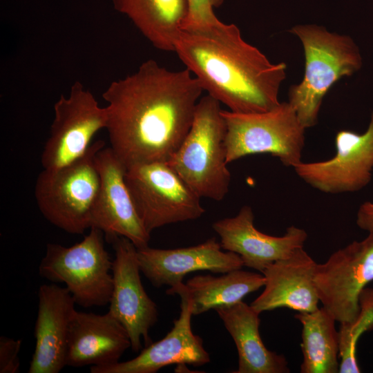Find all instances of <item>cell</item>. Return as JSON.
<instances>
[{"mask_svg": "<svg viewBox=\"0 0 373 373\" xmlns=\"http://www.w3.org/2000/svg\"><path fill=\"white\" fill-rule=\"evenodd\" d=\"M191 74L149 59L105 90L110 147L126 168L167 162L180 146L204 91Z\"/></svg>", "mask_w": 373, "mask_h": 373, "instance_id": "1", "label": "cell"}, {"mask_svg": "<svg viewBox=\"0 0 373 373\" xmlns=\"http://www.w3.org/2000/svg\"><path fill=\"white\" fill-rule=\"evenodd\" d=\"M174 52L203 90L231 112L262 113L280 103L287 65L271 63L233 23L181 30Z\"/></svg>", "mask_w": 373, "mask_h": 373, "instance_id": "2", "label": "cell"}, {"mask_svg": "<svg viewBox=\"0 0 373 373\" xmlns=\"http://www.w3.org/2000/svg\"><path fill=\"white\" fill-rule=\"evenodd\" d=\"M290 32L299 38L305 64L302 81L291 85L288 102L305 128L314 126L323 97L341 78L351 76L363 64L359 48L348 35L316 24H300Z\"/></svg>", "mask_w": 373, "mask_h": 373, "instance_id": "3", "label": "cell"}, {"mask_svg": "<svg viewBox=\"0 0 373 373\" xmlns=\"http://www.w3.org/2000/svg\"><path fill=\"white\" fill-rule=\"evenodd\" d=\"M222 110L210 95L201 97L188 133L167 161L200 198L216 201L224 198L231 182Z\"/></svg>", "mask_w": 373, "mask_h": 373, "instance_id": "4", "label": "cell"}, {"mask_svg": "<svg viewBox=\"0 0 373 373\" xmlns=\"http://www.w3.org/2000/svg\"><path fill=\"white\" fill-rule=\"evenodd\" d=\"M103 140L92 143L75 162L56 169H44L37 176L35 198L43 216L52 224L71 234L90 229L100 178L95 164Z\"/></svg>", "mask_w": 373, "mask_h": 373, "instance_id": "5", "label": "cell"}, {"mask_svg": "<svg viewBox=\"0 0 373 373\" xmlns=\"http://www.w3.org/2000/svg\"><path fill=\"white\" fill-rule=\"evenodd\" d=\"M104 234L91 227L82 241L71 247L48 243L39 265L41 278L64 283L76 305L84 308L106 306L111 298L113 260Z\"/></svg>", "mask_w": 373, "mask_h": 373, "instance_id": "6", "label": "cell"}, {"mask_svg": "<svg viewBox=\"0 0 373 373\" xmlns=\"http://www.w3.org/2000/svg\"><path fill=\"white\" fill-rule=\"evenodd\" d=\"M226 124L227 164L242 157L267 153L286 166L301 162L305 128L287 102L255 113L222 110Z\"/></svg>", "mask_w": 373, "mask_h": 373, "instance_id": "7", "label": "cell"}, {"mask_svg": "<svg viewBox=\"0 0 373 373\" xmlns=\"http://www.w3.org/2000/svg\"><path fill=\"white\" fill-rule=\"evenodd\" d=\"M125 182L136 211L147 231L200 218V197L167 162L127 167Z\"/></svg>", "mask_w": 373, "mask_h": 373, "instance_id": "8", "label": "cell"}, {"mask_svg": "<svg viewBox=\"0 0 373 373\" xmlns=\"http://www.w3.org/2000/svg\"><path fill=\"white\" fill-rule=\"evenodd\" d=\"M107 113L94 95L79 82L68 95L54 104V119L41 153L44 169H56L82 157L92 144L93 137L106 129Z\"/></svg>", "mask_w": 373, "mask_h": 373, "instance_id": "9", "label": "cell"}, {"mask_svg": "<svg viewBox=\"0 0 373 373\" xmlns=\"http://www.w3.org/2000/svg\"><path fill=\"white\" fill-rule=\"evenodd\" d=\"M353 241L317 264L314 283L323 307L341 323L352 321L359 312V296L373 281V231Z\"/></svg>", "mask_w": 373, "mask_h": 373, "instance_id": "10", "label": "cell"}, {"mask_svg": "<svg viewBox=\"0 0 373 373\" xmlns=\"http://www.w3.org/2000/svg\"><path fill=\"white\" fill-rule=\"evenodd\" d=\"M106 240L115 251L108 312L127 331L131 350L138 352L142 349V341L145 346L151 343L149 333L157 321V307L142 283L137 247L122 236H114Z\"/></svg>", "mask_w": 373, "mask_h": 373, "instance_id": "11", "label": "cell"}, {"mask_svg": "<svg viewBox=\"0 0 373 373\" xmlns=\"http://www.w3.org/2000/svg\"><path fill=\"white\" fill-rule=\"evenodd\" d=\"M335 146L336 153L329 160L297 164L294 169L298 176L327 193L355 192L366 186L373 170V112L363 133L338 131Z\"/></svg>", "mask_w": 373, "mask_h": 373, "instance_id": "12", "label": "cell"}, {"mask_svg": "<svg viewBox=\"0 0 373 373\" xmlns=\"http://www.w3.org/2000/svg\"><path fill=\"white\" fill-rule=\"evenodd\" d=\"M95 164L100 185L90 228L101 230L106 239L114 236L124 237L137 249L149 246L151 233L140 220L126 184V166L110 146L97 153Z\"/></svg>", "mask_w": 373, "mask_h": 373, "instance_id": "13", "label": "cell"}, {"mask_svg": "<svg viewBox=\"0 0 373 373\" xmlns=\"http://www.w3.org/2000/svg\"><path fill=\"white\" fill-rule=\"evenodd\" d=\"M168 294H178L181 299L179 317L173 327L161 340L151 343L135 358L115 364L90 366L91 373H155L171 365L202 366L210 362L202 339L191 329L190 301L183 283L170 287Z\"/></svg>", "mask_w": 373, "mask_h": 373, "instance_id": "14", "label": "cell"}, {"mask_svg": "<svg viewBox=\"0 0 373 373\" xmlns=\"http://www.w3.org/2000/svg\"><path fill=\"white\" fill-rule=\"evenodd\" d=\"M137 249L140 271L157 288L175 287L191 272L224 274L244 266L240 256L223 251L215 238L189 247L162 249L147 246Z\"/></svg>", "mask_w": 373, "mask_h": 373, "instance_id": "15", "label": "cell"}, {"mask_svg": "<svg viewBox=\"0 0 373 373\" xmlns=\"http://www.w3.org/2000/svg\"><path fill=\"white\" fill-rule=\"evenodd\" d=\"M254 215L249 206H243L234 217L215 222L212 227L220 238L225 251L237 254L244 266L261 273L274 262L287 258L303 247L306 231L290 226L283 236L262 233L254 226Z\"/></svg>", "mask_w": 373, "mask_h": 373, "instance_id": "16", "label": "cell"}, {"mask_svg": "<svg viewBox=\"0 0 373 373\" xmlns=\"http://www.w3.org/2000/svg\"><path fill=\"white\" fill-rule=\"evenodd\" d=\"M35 325V346L29 373H59L66 366L69 327L76 305L71 294L55 283L41 285Z\"/></svg>", "mask_w": 373, "mask_h": 373, "instance_id": "17", "label": "cell"}, {"mask_svg": "<svg viewBox=\"0 0 373 373\" xmlns=\"http://www.w3.org/2000/svg\"><path fill=\"white\" fill-rule=\"evenodd\" d=\"M316 265L303 247L271 264L262 272L264 290L251 306L259 314L279 307L298 312L316 310L320 302L314 283Z\"/></svg>", "mask_w": 373, "mask_h": 373, "instance_id": "18", "label": "cell"}, {"mask_svg": "<svg viewBox=\"0 0 373 373\" xmlns=\"http://www.w3.org/2000/svg\"><path fill=\"white\" fill-rule=\"evenodd\" d=\"M128 348L131 343L127 331L109 312L75 311L69 327L66 366L115 364Z\"/></svg>", "mask_w": 373, "mask_h": 373, "instance_id": "19", "label": "cell"}, {"mask_svg": "<svg viewBox=\"0 0 373 373\" xmlns=\"http://www.w3.org/2000/svg\"><path fill=\"white\" fill-rule=\"evenodd\" d=\"M232 337L238 354L235 373H289L283 354L269 350L260 335V314L251 305L240 301L215 309Z\"/></svg>", "mask_w": 373, "mask_h": 373, "instance_id": "20", "label": "cell"}, {"mask_svg": "<svg viewBox=\"0 0 373 373\" xmlns=\"http://www.w3.org/2000/svg\"><path fill=\"white\" fill-rule=\"evenodd\" d=\"M115 10L126 16L157 49L174 52L187 12L186 0H112Z\"/></svg>", "mask_w": 373, "mask_h": 373, "instance_id": "21", "label": "cell"}, {"mask_svg": "<svg viewBox=\"0 0 373 373\" xmlns=\"http://www.w3.org/2000/svg\"><path fill=\"white\" fill-rule=\"evenodd\" d=\"M265 283L262 274L238 269L220 276L197 275L187 280L185 289L192 315L198 316L242 301L247 294L264 287Z\"/></svg>", "mask_w": 373, "mask_h": 373, "instance_id": "22", "label": "cell"}, {"mask_svg": "<svg viewBox=\"0 0 373 373\" xmlns=\"http://www.w3.org/2000/svg\"><path fill=\"white\" fill-rule=\"evenodd\" d=\"M302 325L301 373H338L339 336L336 320L323 307L295 315Z\"/></svg>", "mask_w": 373, "mask_h": 373, "instance_id": "23", "label": "cell"}, {"mask_svg": "<svg viewBox=\"0 0 373 373\" xmlns=\"http://www.w3.org/2000/svg\"><path fill=\"white\" fill-rule=\"evenodd\" d=\"M373 331V288L365 287L359 296V312L351 321L341 323L339 336V373H360L356 347L359 338Z\"/></svg>", "mask_w": 373, "mask_h": 373, "instance_id": "24", "label": "cell"}, {"mask_svg": "<svg viewBox=\"0 0 373 373\" xmlns=\"http://www.w3.org/2000/svg\"><path fill=\"white\" fill-rule=\"evenodd\" d=\"M187 12L182 23V30H202L222 23L213 8L220 7L224 0H186Z\"/></svg>", "mask_w": 373, "mask_h": 373, "instance_id": "25", "label": "cell"}, {"mask_svg": "<svg viewBox=\"0 0 373 373\" xmlns=\"http://www.w3.org/2000/svg\"><path fill=\"white\" fill-rule=\"evenodd\" d=\"M21 340L0 337V373H18L20 367L19 353Z\"/></svg>", "mask_w": 373, "mask_h": 373, "instance_id": "26", "label": "cell"}, {"mask_svg": "<svg viewBox=\"0 0 373 373\" xmlns=\"http://www.w3.org/2000/svg\"><path fill=\"white\" fill-rule=\"evenodd\" d=\"M356 221L360 229L368 232L373 231V202H365L361 204Z\"/></svg>", "mask_w": 373, "mask_h": 373, "instance_id": "27", "label": "cell"}]
</instances>
